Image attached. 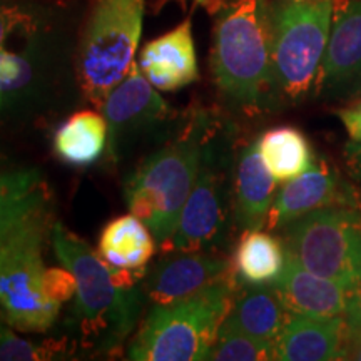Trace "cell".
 <instances>
[{"label": "cell", "mask_w": 361, "mask_h": 361, "mask_svg": "<svg viewBox=\"0 0 361 361\" xmlns=\"http://www.w3.org/2000/svg\"><path fill=\"white\" fill-rule=\"evenodd\" d=\"M51 243L56 258L78 281L71 323L82 346L119 353L141 313L144 291L135 283L142 274L112 268L61 223L52 226Z\"/></svg>", "instance_id": "1"}, {"label": "cell", "mask_w": 361, "mask_h": 361, "mask_svg": "<svg viewBox=\"0 0 361 361\" xmlns=\"http://www.w3.org/2000/svg\"><path fill=\"white\" fill-rule=\"evenodd\" d=\"M273 8L268 0H228L216 13L211 71L221 96L245 112L274 107Z\"/></svg>", "instance_id": "2"}, {"label": "cell", "mask_w": 361, "mask_h": 361, "mask_svg": "<svg viewBox=\"0 0 361 361\" xmlns=\"http://www.w3.org/2000/svg\"><path fill=\"white\" fill-rule=\"evenodd\" d=\"M218 119L192 109L169 142L147 156L124 184L129 211L142 219L161 247L178 226L180 211L197 179L207 135Z\"/></svg>", "instance_id": "3"}, {"label": "cell", "mask_w": 361, "mask_h": 361, "mask_svg": "<svg viewBox=\"0 0 361 361\" xmlns=\"http://www.w3.org/2000/svg\"><path fill=\"white\" fill-rule=\"evenodd\" d=\"M238 290L239 279L233 269L186 300L154 305L130 343L129 360H209Z\"/></svg>", "instance_id": "4"}, {"label": "cell", "mask_w": 361, "mask_h": 361, "mask_svg": "<svg viewBox=\"0 0 361 361\" xmlns=\"http://www.w3.org/2000/svg\"><path fill=\"white\" fill-rule=\"evenodd\" d=\"M52 226L47 209L0 236V316L19 331H47L61 310L44 290L42 251Z\"/></svg>", "instance_id": "5"}, {"label": "cell", "mask_w": 361, "mask_h": 361, "mask_svg": "<svg viewBox=\"0 0 361 361\" xmlns=\"http://www.w3.org/2000/svg\"><path fill=\"white\" fill-rule=\"evenodd\" d=\"M335 0H290L273 8V79L278 104H300L318 85Z\"/></svg>", "instance_id": "6"}, {"label": "cell", "mask_w": 361, "mask_h": 361, "mask_svg": "<svg viewBox=\"0 0 361 361\" xmlns=\"http://www.w3.org/2000/svg\"><path fill=\"white\" fill-rule=\"evenodd\" d=\"M144 0H94L80 42L78 80L84 96L101 107L134 62L142 32Z\"/></svg>", "instance_id": "7"}, {"label": "cell", "mask_w": 361, "mask_h": 361, "mask_svg": "<svg viewBox=\"0 0 361 361\" xmlns=\"http://www.w3.org/2000/svg\"><path fill=\"white\" fill-rule=\"evenodd\" d=\"M229 166V134L218 121L207 135L200 173L180 211L176 231L162 246L166 252L209 251L223 243L229 207H233Z\"/></svg>", "instance_id": "8"}, {"label": "cell", "mask_w": 361, "mask_h": 361, "mask_svg": "<svg viewBox=\"0 0 361 361\" xmlns=\"http://www.w3.org/2000/svg\"><path fill=\"white\" fill-rule=\"evenodd\" d=\"M361 226L360 207H323L283 228L286 255L311 273L353 288L351 246Z\"/></svg>", "instance_id": "9"}, {"label": "cell", "mask_w": 361, "mask_h": 361, "mask_svg": "<svg viewBox=\"0 0 361 361\" xmlns=\"http://www.w3.org/2000/svg\"><path fill=\"white\" fill-rule=\"evenodd\" d=\"M101 109L109 133V154L114 161L137 139L156 133L174 119L173 107L156 92L135 61L128 75L111 90Z\"/></svg>", "instance_id": "10"}, {"label": "cell", "mask_w": 361, "mask_h": 361, "mask_svg": "<svg viewBox=\"0 0 361 361\" xmlns=\"http://www.w3.org/2000/svg\"><path fill=\"white\" fill-rule=\"evenodd\" d=\"M333 206L361 207V201L353 186L341 178L338 169L324 159H314L306 173L284 183L276 192L266 228L276 231L301 216Z\"/></svg>", "instance_id": "11"}, {"label": "cell", "mask_w": 361, "mask_h": 361, "mask_svg": "<svg viewBox=\"0 0 361 361\" xmlns=\"http://www.w3.org/2000/svg\"><path fill=\"white\" fill-rule=\"evenodd\" d=\"M361 90V0H335L316 92L345 97Z\"/></svg>", "instance_id": "12"}, {"label": "cell", "mask_w": 361, "mask_h": 361, "mask_svg": "<svg viewBox=\"0 0 361 361\" xmlns=\"http://www.w3.org/2000/svg\"><path fill=\"white\" fill-rule=\"evenodd\" d=\"M233 271V261L213 251H171L146 271L144 295L154 305H171L196 295Z\"/></svg>", "instance_id": "13"}, {"label": "cell", "mask_w": 361, "mask_h": 361, "mask_svg": "<svg viewBox=\"0 0 361 361\" xmlns=\"http://www.w3.org/2000/svg\"><path fill=\"white\" fill-rule=\"evenodd\" d=\"M139 67L156 89L174 92L200 79L191 20L146 44Z\"/></svg>", "instance_id": "14"}, {"label": "cell", "mask_w": 361, "mask_h": 361, "mask_svg": "<svg viewBox=\"0 0 361 361\" xmlns=\"http://www.w3.org/2000/svg\"><path fill=\"white\" fill-rule=\"evenodd\" d=\"M276 184L261 159L258 141L246 144L233 168V221L241 231L264 228Z\"/></svg>", "instance_id": "15"}, {"label": "cell", "mask_w": 361, "mask_h": 361, "mask_svg": "<svg viewBox=\"0 0 361 361\" xmlns=\"http://www.w3.org/2000/svg\"><path fill=\"white\" fill-rule=\"evenodd\" d=\"M273 286L290 313L336 318L348 311L350 288L336 279L311 273L288 255L286 266Z\"/></svg>", "instance_id": "16"}, {"label": "cell", "mask_w": 361, "mask_h": 361, "mask_svg": "<svg viewBox=\"0 0 361 361\" xmlns=\"http://www.w3.org/2000/svg\"><path fill=\"white\" fill-rule=\"evenodd\" d=\"M345 316H308L290 313L274 341V360L333 361L341 360Z\"/></svg>", "instance_id": "17"}, {"label": "cell", "mask_w": 361, "mask_h": 361, "mask_svg": "<svg viewBox=\"0 0 361 361\" xmlns=\"http://www.w3.org/2000/svg\"><path fill=\"white\" fill-rule=\"evenodd\" d=\"M288 318L290 310L273 284H250L245 290H238L221 328L274 343Z\"/></svg>", "instance_id": "18"}, {"label": "cell", "mask_w": 361, "mask_h": 361, "mask_svg": "<svg viewBox=\"0 0 361 361\" xmlns=\"http://www.w3.org/2000/svg\"><path fill=\"white\" fill-rule=\"evenodd\" d=\"M157 241L137 216H117L104 226L99 238V256L116 269L146 274V266L156 255Z\"/></svg>", "instance_id": "19"}, {"label": "cell", "mask_w": 361, "mask_h": 361, "mask_svg": "<svg viewBox=\"0 0 361 361\" xmlns=\"http://www.w3.org/2000/svg\"><path fill=\"white\" fill-rule=\"evenodd\" d=\"M51 209V194L39 169L0 171V236Z\"/></svg>", "instance_id": "20"}, {"label": "cell", "mask_w": 361, "mask_h": 361, "mask_svg": "<svg viewBox=\"0 0 361 361\" xmlns=\"http://www.w3.org/2000/svg\"><path fill=\"white\" fill-rule=\"evenodd\" d=\"M107 135L109 133L104 114L79 111L59 126L54 135V152L66 164L85 168L104 154Z\"/></svg>", "instance_id": "21"}, {"label": "cell", "mask_w": 361, "mask_h": 361, "mask_svg": "<svg viewBox=\"0 0 361 361\" xmlns=\"http://www.w3.org/2000/svg\"><path fill=\"white\" fill-rule=\"evenodd\" d=\"M286 266V250L281 239L263 229H250L239 239L233 269L245 284H273Z\"/></svg>", "instance_id": "22"}, {"label": "cell", "mask_w": 361, "mask_h": 361, "mask_svg": "<svg viewBox=\"0 0 361 361\" xmlns=\"http://www.w3.org/2000/svg\"><path fill=\"white\" fill-rule=\"evenodd\" d=\"M258 149L271 176L281 184L306 173L314 162L306 135L291 126L266 130L258 139Z\"/></svg>", "instance_id": "23"}, {"label": "cell", "mask_w": 361, "mask_h": 361, "mask_svg": "<svg viewBox=\"0 0 361 361\" xmlns=\"http://www.w3.org/2000/svg\"><path fill=\"white\" fill-rule=\"evenodd\" d=\"M214 361H269L274 360V343L247 336L233 329H219L209 353Z\"/></svg>", "instance_id": "24"}, {"label": "cell", "mask_w": 361, "mask_h": 361, "mask_svg": "<svg viewBox=\"0 0 361 361\" xmlns=\"http://www.w3.org/2000/svg\"><path fill=\"white\" fill-rule=\"evenodd\" d=\"M67 353L66 343L45 340L34 343L13 333L11 324L0 316V361H42L61 358Z\"/></svg>", "instance_id": "25"}, {"label": "cell", "mask_w": 361, "mask_h": 361, "mask_svg": "<svg viewBox=\"0 0 361 361\" xmlns=\"http://www.w3.org/2000/svg\"><path fill=\"white\" fill-rule=\"evenodd\" d=\"M32 75L34 69L29 59L0 49V111L7 101L22 94Z\"/></svg>", "instance_id": "26"}, {"label": "cell", "mask_w": 361, "mask_h": 361, "mask_svg": "<svg viewBox=\"0 0 361 361\" xmlns=\"http://www.w3.org/2000/svg\"><path fill=\"white\" fill-rule=\"evenodd\" d=\"M44 290L54 303L62 305L71 301L78 291V281L71 269L66 266L62 268H49L44 274Z\"/></svg>", "instance_id": "27"}, {"label": "cell", "mask_w": 361, "mask_h": 361, "mask_svg": "<svg viewBox=\"0 0 361 361\" xmlns=\"http://www.w3.org/2000/svg\"><path fill=\"white\" fill-rule=\"evenodd\" d=\"M34 27L32 16L22 11L12 2H0V49H4L6 40L19 29L29 30Z\"/></svg>", "instance_id": "28"}, {"label": "cell", "mask_w": 361, "mask_h": 361, "mask_svg": "<svg viewBox=\"0 0 361 361\" xmlns=\"http://www.w3.org/2000/svg\"><path fill=\"white\" fill-rule=\"evenodd\" d=\"M341 360L361 361V311L351 301L345 314V341Z\"/></svg>", "instance_id": "29"}, {"label": "cell", "mask_w": 361, "mask_h": 361, "mask_svg": "<svg viewBox=\"0 0 361 361\" xmlns=\"http://www.w3.org/2000/svg\"><path fill=\"white\" fill-rule=\"evenodd\" d=\"M351 266H353V288L351 301L361 311V226L355 231L353 246H351Z\"/></svg>", "instance_id": "30"}, {"label": "cell", "mask_w": 361, "mask_h": 361, "mask_svg": "<svg viewBox=\"0 0 361 361\" xmlns=\"http://www.w3.org/2000/svg\"><path fill=\"white\" fill-rule=\"evenodd\" d=\"M336 114L340 117L343 126H345L351 141L361 142V99L351 104V106L336 111Z\"/></svg>", "instance_id": "31"}, {"label": "cell", "mask_w": 361, "mask_h": 361, "mask_svg": "<svg viewBox=\"0 0 361 361\" xmlns=\"http://www.w3.org/2000/svg\"><path fill=\"white\" fill-rule=\"evenodd\" d=\"M345 161L350 174L356 180H361V142L350 141L345 146Z\"/></svg>", "instance_id": "32"}, {"label": "cell", "mask_w": 361, "mask_h": 361, "mask_svg": "<svg viewBox=\"0 0 361 361\" xmlns=\"http://www.w3.org/2000/svg\"><path fill=\"white\" fill-rule=\"evenodd\" d=\"M2 164H4V159H2V156H0V171H2V169H7V168H2Z\"/></svg>", "instance_id": "33"}, {"label": "cell", "mask_w": 361, "mask_h": 361, "mask_svg": "<svg viewBox=\"0 0 361 361\" xmlns=\"http://www.w3.org/2000/svg\"><path fill=\"white\" fill-rule=\"evenodd\" d=\"M0 2H13V0H0Z\"/></svg>", "instance_id": "34"}]
</instances>
